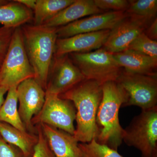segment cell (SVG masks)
Returning <instances> with one entry per match:
<instances>
[{
  "label": "cell",
  "mask_w": 157,
  "mask_h": 157,
  "mask_svg": "<svg viewBox=\"0 0 157 157\" xmlns=\"http://www.w3.org/2000/svg\"><path fill=\"white\" fill-rule=\"evenodd\" d=\"M59 96L73 102L76 108V127L73 135L76 140L86 143L97 139V115L103 96L102 84L85 79Z\"/></svg>",
  "instance_id": "6da1fadb"
},
{
  "label": "cell",
  "mask_w": 157,
  "mask_h": 157,
  "mask_svg": "<svg viewBox=\"0 0 157 157\" xmlns=\"http://www.w3.org/2000/svg\"><path fill=\"white\" fill-rule=\"evenodd\" d=\"M34 79L45 91L58 39L56 28L25 24L21 27Z\"/></svg>",
  "instance_id": "7a4b0ae2"
},
{
  "label": "cell",
  "mask_w": 157,
  "mask_h": 157,
  "mask_svg": "<svg viewBox=\"0 0 157 157\" xmlns=\"http://www.w3.org/2000/svg\"><path fill=\"white\" fill-rule=\"evenodd\" d=\"M102 91V99L97 115L99 134L96 140L99 143L117 151L123 142L124 132L120 123L119 111L126 103L128 94L116 81L104 82Z\"/></svg>",
  "instance_id": "3957f363"
},
{
  "label": "cell",
  "mask_w": 157,
  "mask_h": 157,
  "mask_svg": "<svg viewBox=\"0 0 157 157\" xmlns=\"http://www.w3.org/2000/svg\"><path fill=\"white\" fill-rule=\"evenodd\" d=\"M34 77L35 72L26 52L21 28H17L0 69V86L9 89L17 87L26 79Z\"/></svg>",
  "instance_id": "277c9868"
},
{
  "label": "cell",
  "mask_w": 157,
  "mask_h": 157,
  "mask_svg": "<svg viewBox=\"0 0 157 157\" xmlns=\"http://www.w3.org/2000/svg\"><path fill=\"white\" fill-rule=\"evenodd\" d=\"M122 140L138 149L141 157H157V107L134 117L124 129Z\"/></svg>",
  "instance_id": "5b68a950"
},
{
  "label": "cell",
  "mask_w": 157,
  "mask_h": 157,
  "mask_svg": "<svg viewBox=\"0 0 157 157\" xmlns=\"http://www.w3.org/2000/svg\"><path fill=\"white\" fill-rule=\"evenodd\" d=\"M69 55L85 79L95 80L101 84L107 82L116 81L122 71L113 53L104 48Z\"/></svg>",
  "instance_id": "8992f818"
},
{
  "label": "cell",
  "mask_w": 157,
  "mask_h": 157,
  "mask_svg": "<svg viewBox=\"0 0 157 157\" xmlns=\"http://www.w3.org/2000/svg\"><path fill=\"white\" fill-rule=\"evenodd\" d=\"M116 81L128 94L122 107L136 106L144 110L157 107V74H132L123 71Z\"/></svg>",
  "instance_id": "52a82bcc"
},
{
  "label": "cell",
  "mask_w": 157,
  "mask_h": 157,
  "mask_svg": "<svg viewBox=\"0 0 157 157\" xmlns=\"http://www.w3.org/2000/svg\"><path fill=\"white\" fill-rule=\"evenodd\" d=\"M76 109L73 102L59 96L45 93V103L40 112L33 117V125L45 124L73 135Z\"/></svg>",
  "instance_id": "ba28073f"
},
{
  "label": "cell",
  "mask_w": 157,
  "mask_h": 157,
  "mask_svg": "<svg viewBox=\"0 0 157 157\" xmlns=\"http://www.w3.org/2000/svg\"><path fill=\"white\" fill-rule=\"evenodd\" d=\"M85 79L69 54L54 57L51 67L46 94L59 96Z\"/></svg>",
  "instance_id": "9c48e42d"
},
{
  "label": "cell",
  "mask_w": 157,
  "mask_h": 157,
  "mask_svg": "<svg viewBox=\"0 0 157 157\" xmlns=\"http://www.w3.org/2000/svg\"><path fill=\"white\" fill-rule=\"evenodd\" d=\"M17 94L21 119L28 132L36 134V127L33 125L32 121L44 105L45 91L34 78H30L17 86Z\"/></svg>",
  "instance_id": "30bf717a"
},
{
  "label": "cell",
  "mask_w": 157,
  "mask_h": 157,
  "mask_svg": "<svg viewBox=\"0 0 157 157\" xmlns=\"http://www.w3.org/2000/svg\"><path fill=\"white\" fill-rule=\"evenodd\" d=\"M128 16L124 11H109L90 15L57 29L58 39H64L85 33L112 30Z\"/></svg>",
  "instance_id": "8fae6325"
},
{
  "label": "cell",
  "mask_w": 157,
  "mask_h": 157,
  "mask_svg": "<svg viewBox=\"0 0 157 157\" xmlns=\"http://www.w3.org/2000/svg\"><path fill=\"white\" fill-rule=\"evenodd\" d=\"M152 21L128 14L110 30L103 48L113 54L126 50L139 34L145 32Z\"/></svg>",
  "instance_id": "7c38bea8"
},
{
  "label": "cell",
  "mask_w": 157,
  "mask_h": 157,
  "mask_svg": "<svg viewBox=\"0 0 157 157\" xmlns=\"http://www.w3.org/2000/svg\"><path fill=\"white\" fill-rule=\"evenodd\" d=\"M110 30L78 34L64 39H58L54 56L72 53H86L103 47Z\"/></svg>",
  "instance_id": "4fadbf2b"
},
{
  "label": "cell",
  "mask_w": 157,
  "mask_h": 157,
  "mask_svg": "<svg viewBox=\"0 0 157 157\" xmlns=\"http://www.w3.org/2000/svg\"><path fill=\"white\" fill-rule=\"evenodd\" d=\"M39 124L55 157H82L78 142L73 135L45 124Z\"/></svg>",
  "instance_id": "5bb4252c"
},
{
  "label": "cell",
  "mask_w": 157,
  "mask_h": 157,
  "mask_svg": "<svg viewBox=\"0 0 157 157\" xmlns=\"http://www.w3.org/2000/svg\"><path fill=\"white\" fill-rule=\"evenodd\" d=\"M94 0H75L72 4L45 21L42 25L48 27H60L85 16L101 14Z\"/></svg>",
  "instance_id": "9a60e30c"
},
{
  "label": "cell",
  "mask_w": 157,
  "mask_h": 157,
  "mask_svg": "<svg viewBox=\"0 0 157 157\" xmlns=\"http://www.w3.org/2000/svg\"><path fill=\"white\" fill-rule=\"evenodd\" d=\"M116 60L125 72L132 74H156L157 59L127 49L113 54Z\"/></svg>",
  "instance_id": "2e32d148"
},
{
  "label": "cell",
  "mask_w": 157,
  "mask_h": 157,
  "mask_svg": "<svg viewBox=\"0 0 157 157\" xmlns=\"http://www.w3.org/2000/svg\"><path fill=\"white\" fill-rule=\"evenodd\" d=\"M0 135L7 143L18 147L24 157H32L39 140L37 133L23 132L4 122H0Z\"/></svg>",
  "instance_id": "e0dca14e"
},
{
  "label": "cell",
  "mask_w": 157,
  "mask_h": 157,
  "mask_svg": "<svg viewBox=\"0 0 157 157\" xmlns=\"http://www.w3.org/2000/svg\"><path fill=\"white\" fill-rule=\"evenodd\" d=\"M33 19V11L15 0L0 5V24L3 26L16 29L30 22Z\"/></svg>",
  "instance_id": "ac0fdd59"
},
{
  "label": "cell",
  "mask_w": 157,
  "mask_h": 157,
  "mask_svg": "<svg viewBox=\"0 0 157 157\" xmlns=\"http://www.w3.org/2000/svg\"><path fill=\"white\" fill-rule=\"evenodd\" d=\"M17 87L10 88L4 103L0 107V122L9 124L23 132H28L20 117L18 111Z\"/></svg>",
  "instance_id": "d6986e66"
},
{
  "label": "cell",
  "mask_w": 157,
  "mask_h": 157,
  "mask_svg": "<svg viewBox=\"0 0 157 157\" xmlns=\"http://www.w3.org/2000/svg\"><path fill=\"white\" fill-rule=\"evenodd\" d=\"M75 0H36L34 9L33 25H42L67 8Z\"/></svg>",
  "instance_id": "ffe728a7"
},
{
  "label": "cell",
  "mask_w": 157,
  "mask_h": 157,
  "mask_svg": "<svg viewBox=\"0 0 157 157\" xmlns=\"http://www.w3.org/2000/svg\"><path fill=\"white\" fill-rule=\"evenodd\" d=\"M125 11L128 15L141 17L152 21L156 17L157 0L130 1Z\"/></svg>",
  "instance_id": "44dd1931"
},
{
  "label": "cell",
  "mask_w": 157,
  "mask_h": 157,
  "mask_svg": "<svg viewBox=\"0 0 157 157\" xmlns=\"http://www.w3.org/2000/svg\"><path fill=\"white\" fill-rule=\"evenodd\" d=\"M82 157H123L117 151L98 143L95 139L88 143H78Z\"/></svg>",
  "instance_id": "7402d4cb"
},
{
  "label": "cell",
  "mask_w": 157,
  "mask_h": 157,
  "mask_svg": "<svg viewBox=\"0 0 157 157\" xmlns=\"http://www.w3.org/2000/svg\"><path fill=\"white\" fill-rule=\"evenodd\" d=\"M128 49L157 59V40L150 39L144 32L139 34L136 37Z\"/></svg>",
  "instance_id": "603a6c76"
},
{
  "label": "cell",
  "mask_w": 157,
  "mask_h": 157,
  "mask_svg": "<svg viewBox=\"0 0 157 157\" xmlns=\"http://www.w3.org/2000/svg\"><path fill=\"white\" fill-rule=\"evenodd\" d=\"M35 127L39 140L34 148L32 157H55L49 147L45 135L42 132L41 125H36Z\"/></svg>",
  "instance_id": "cb8c5ba5"
},
{
  "label": "cell",
  "mask_w": 157,
  "mask_h": 157,
  "mask_svg": "<svg viewBox=\"0 0 157 157\" xmlns=\"http://www.w3.org/2000/svg\"><path fill=\"white\" fill-rule=\"evenodd\" d=\"M96 6L100 10H112L125 12L130 2L127 0H94Z\"/></svg>",
  "instance_id": "d4e9b609"
},
{
  "label": "cell",
  "mask_w": 157,
  "mask_h": 157,
  "mask_svg": "<svg viewBox=\"0 0 157 157\" xmlns=\"http://www.w3.org/2000/svg\"><path fill=\"white\" fill-rule=\"evenodd\" d=\"M15 29L0 27V69L9 49Z\"/></svg>",
  "instance_id": "484cf974"
},
{
  "label": "cell",
  "mask_w": 157,
  "mask_h": 157,
  "mask_svg": "<svg viewBox=\"0 0 157 157\" xmlns=\"http://www.w3.org/2000/svg\"><path fill=\"white\" fill-rule=\"evenodd\" d=\"M0 157H24L17 147L6 142L0 135Z\"/></svg>",
  "instance_id": "4316f807"
},
{
  "label": "cell",
  "mask_w": 157,
  "mask_h": 157,
  "mask_svg": "<svg viewBox=\"0 0 157 157\" xmlns=\"http://www.w3.org/2000/svg\"><path fill=\"white\" fill-rule=\"evenodd\" d=\"M144 33L150 39L153 40H157V18L156 17L149 25L145 30Z\"/></svg>",
  "instance_id": "83f0119b"
},
{
  "label": "cell",
  "mask_w": 157,
  "mask_h": 157,
  "mask_svg": "<svg viewBox=\"0 0 157 157\" xmlns=\"http://www.w3.org/2000/svg\"><path fill=\"white\" fill-rule=\"evenodd\" d=\"M21 5L33 11L36 3V0H15Z\"/></svg>",
  "instance_id": "f1b7e54d"
},
{
  "label": "cell",
  "mask_w": 157,
  "mask_h": 157,
  "mask_svg": "<svg viewBox=\"0 0 157 157\" xmlns=\"http://www.w3.org/2000/svg\"><path fill=\"white\" fill-rule=\"evenodd\" d=\"M9 88L6 86H0V107L2 106L5 101V94L8 92Z\"/></svg>",
  "instance_id": "f546056e"
},
{
  "label": "cell",
  "mask_w": 157,
  "mask_h": 157,
  "mask_svg": "<svg viewBox=\"0 0 157 157\" xmlns=\"http://www.w3.org/2000/svg\"><path fill=\"white\" fill-rule=\"evenodd\" d=\"M9 2V1H6V0H0V5H4L7 4Z\"/></svg>",
  "instance_id": "4dcf8cb0"
}]
</instances>
